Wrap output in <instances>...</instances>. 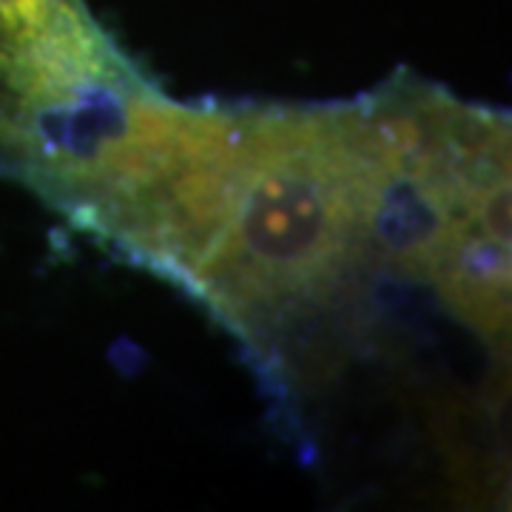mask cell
I'll use <instances>...</instances> for the list:
<instances>
[{
    "label": "cell",
    "instance_id": "6da1fadb",
    "mask_svg": "<svg viewBox=\"0 0 512 512\" xmlns=\"http://www.w3.org/2000/svg\"><path fill=\"white\" fill-rule=\"evenodd\" d=\"M148 83L83 0H0V171L55 180Z\"/></svg>",
    "mask_w": 512,
    "mask_h": 512
},
{
    "label": "cell",
    "instance_id": "7a4b0ae2",
    "mask_svg": "<svg viewBox=\"0 0 512 512\" xmlns=\"http://www.w3.org/2000/svg\"><path fill=\"white\" fill-rule=\"evenodd\" d=\"M180 106H183V103H180ZM177 114H180V111H177ZM171 128H174V126H171ZM168 137H171V131H168ZM168 137H165V143H168ZM165 143H163V148H165ZM163 148H160V151H157V157H154V163H151V168H154V165L160 163V154H163ZM151 168H148V171H146V177H148V174H151ZM146 177H143V180H146ZM137 185H143V183H137ZM134 191H137V188H134ZM134 191H131V194H134ZM131 194H128L126 200H123V205H120V211H123V208H126V202L131 200ZM120 211H114V217H111L109 225H106V228H103V234H100V237H97V242H103V239H106V234H109V228H111V225H114V220H117V217H120Z\"/></svg>",
    "mask_w": 512,
    "mask_h": 512
}]
</instances>
